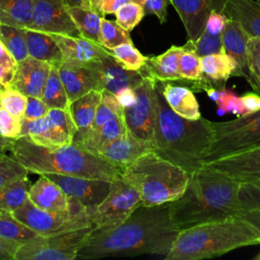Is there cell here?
I'll return each mask as SVG.
<instances>
[{
    "instance_id": "cell-6",
    "label": "cell",
    "mask_w": 260,
    "mask_h": 260,
    "mask_svg": "<svg viewBox=\"0 0 260 260\" xmlns=\"http://www.w3.org/2000/svg\"><path fill=\"white\" fill-rule=\"evenodd\" d=\"M190 174L150 150L123 168L121 177L139 193L144 206L171 203L182 196Z\"/></svg>"
},
{
    "instance_id": "cell-57",
    "label": "cell",
    "mask_w": 260,
    "mask_h": 260,
    "mask_svg": "<svg viewBox=\"0 0 260 260\" xmlns=\"http://www.w3.org/2000/svg\"><path fill=\"white\" fill-rule=\"evenodd\" d=\"M67 6H93L92 0H63Z\"/></svg>"
},
{
    "instance_id": "cell-48",
    "label": "cell",
    "mask_w": 260,
    "mask_h": 260,
    "mask_svg": "<svg viewBox=\"0 0 260 260\" xmlns=\"http://www.w3.org/2000/svg\"><path fill=\"white\" fill-rule=\"evenodd\" d=\"M22 118H17L0 107V135L4 138L15 140L21 136Z\"/></svg>"
},
{
    "instance_id": "cell-14",
    "label": "cell",
    "mask_w": 260,
    "mask_h": 260,
    "mask_svg": "<svg viewBox=\"0 0 260 260\" xmlns=\"http://www.w3.org/2000/svg\"><path fill=\"white\" fill-rule=\"evenodd\" d=\"M55 182L68 197L82 204L89 214L106 198L111 189V181L60 174H42Z\"/></svg>"
},
{
    "instance_id": "cell-33",
    "label": "cell",
    "mask_w": 260,
    "mask_h": 260,
    "mask_svg": "<svg viewBox=\"0 0 260 260\" xmlns=\"http://www.w3.org/2000/svg\"><path fill=\"white\" fill-rule=\"evenodd\" d=\"M40 236L15 217L12 211L0 209V238L22 244Z\"/></svg>"
},
{
    "instance_id": "cell-22",
    "label": "cell",
    "mask_w": 260,
    "mask_h": 260,
    "mask_svg": "<svg viewBox=\"0 0 260 260\" xmlns=\"http://www.w3.org/2000/svg\"><path fill=\"white\" fill-rule=\"evenodd\" d=\"M150 150H153L150 141L140 139L127 131L123 136L103 146L95 154L125 168Z\"/></svg>"
},
{
    "instance_id": "cell-60",
    "label": "cell",
    "mask_w": 260,
    "mask_h": 260,
    "mask_svg": "<svg viewBox=\"0 0 260 260\" xmlns=\"http://www.w3.org/2000/svg\"><path fill=\"white\" fill-rule=\"evenodd\" d=\"M254 259H256V260H260V252L254 257Z\"/></svg>"
},
{
    "instance_id": "cell-46",
    "label": "cell",
    "mask_w": 260,
    "mask_h": 260,
    "mask_svg": "<svg viewBox=\"0 0 260 260\" xmlns=\"http://www.w3.org/2000/svg\"><path fill=\"white\" fill-rule=\"evenodd\" d=\"M239 199L242 210H260V181L241 183Z\"/></svg>"
},
{
    "instance_id": "cell-41",
    "label": "cell",
    "mask_w": 260,
    "mask_h": 260,
    "mask_svg": "<svg viewBox=\"0 0 260 260\" xmlns=\"http://www.w3.org/2000/svg\"><path fill=\"white\" fill-rule=\"evenodd\" d=\"M249 84L260 94V37H250L247 44Z\"/></svg>"
},
{
    "instance_id": "cell-61",
    "label": "cell",
    "mask_w": 260,
    "mask_h": 260,
    "mask_svg": "<svg viewBox=\"0 0 260 260\" xmlns=\"http://www.w3.org/2000/svg\"><path fill=\"white\" fill-rule=\"evenodd\" d=\"M4 154H5V152H2V151H0V157H1V156H3Z\"/></svg>"
},
{
    "instance_id": "cell-4",
    "label": "cell",
    "mask_w": 260,
    "mask_h": 260,
    "mask_svg": "<svg viewBox=\"0 0 260 260\" xmlns=\"http://www.w3.org/2000/svg\"><path fill=\"white\" fill-rule=\"evenodd\" d=\"M9 150L28 173L39 175L52 173L112 182L121 177L123 170L73 142L58 147H45L26 136H20L12 141Z\"/></svg>"
},
{
    "instance_id": "cell-44",
    "label": "cell",
    "mask_w": 260,
    "mask_h": 260,
    "mask_svg": "<svg viewBox=\"0 0 260 260\" xmlns=\"http://www.w3.org/2000/svg\"><path fill=\"white\" fill-rule=\"evenodd\" d=\"M116 22L127 31H131L145 15L143 6L135 2H128L120 7L116 13Z\"/></svg>"
},
{
    "instance_id": "cell-54",
    "label": "cell",
    "mask_w": 260,
    "mask_h": 260,
    "mask_svg": "<svg viewBox=\"0 0 260 260\" xmlns=\"http://www.w3.org/2000/svg\"><path fill=\"white\" fill-rule=\"evenodd\" d=\"M241 101L245 110V115L260 111V94L256 91L246 92L241 96Z\"/></svg>"
},
{
    "instance_id": "cell-27",
    "label": "cell",
    "mask_w": 260,
    "mask_h": 260,
    "mask_svg": "<svg viewBox=\"0 0 260 260\" xmlns=\"http://www.w3.org/2000/svg\"><path fill=\"white\" fill-rule=\"evenodd\" d=\"M222 12L238 21L250 37H260V2L257 0H225Z\"/></svg>"
},
{
    "instance_id": "cell-8",
    "label": "cell",
    "mask_w": 260,
    "mask_h": 260,
    "mask_svg": "<svg viewBox=\"0 0 260 260\" xmlns=\"http://www.w3.org/2000/svg\"><path fill=\"white\" fill-rule=\"evenodd\" d=\"M12 212L17 219L40 236H53L92 225L88 210L74 199L70 209L64 212L42 209L29 199Z\"/></svg>"
},
{
    "instance_id": "cell-45",
    "label": "cell",
    "mask_w": 260,
    "mask_h": 260,
    "mask_svg": "<svg viewBox=\"0 0 260 260\" xmlns=\"http://www.w3.org/2000/svg\"><path fill=\"white\" fill-rule=\"evenodd\" d=\"M26 169L13 156L4 154L0 157V188L9 182L27 176Z\"/></svg>"
},
{
    "instance_id": "cell-62",
    "label": "cell",
    "mask_w": 260,
    "mask_h": 260,
    "mask_svg": "<svg viewBox=\"0 0 260 260\" xmlns=\"http://www.w3.org/2000/svg\"><path fill=\"white\" fill-rule=\"evenodd\" d=\"M94 1H95V0H92V4H93V2H94Z\"/></svg>"
},
{
    "instance_id": "cell-3",
    "label": "cell",
    "mask_w": 260,
    "mask_h": 260,
    "mask_svg": "<svg viewBox=\"0 0 260 260\" xmlns=\"http://www.w3.org/2000/svg\"><path fill=\"white\" fill-rule=\"evenodd\" d=\"M211 135V121L203 117L189 120L176 114L166 102L157 81L153 150L191 174L204 167Z\"/></svg>"
},
{
    "instance_id": "cell-47",
    "label": "cell",
    "mask_w": 260,
    "mask_h": 260,
    "mask_svg": "<svg viewBox=\"0 0 260 260\" xmlns=\"http://www.w3.org/2000/svg\"><path fill=\"white\" fill-rule=\"evenodd\" d=\"M215 104L217 106V114L220 116L224 113H232L238 117L245 115L241 96H238L233 90L226 88L220 90L219 99Z\"/></svg>"
},
{
    "instance_id": "cell-64",
    "label": "cell",
    "mask_w": 260,
    "mask_h": 260,
    "mask_svg": "<svg viewBox=\"0 0 260 260\" xmlns=\"http://www.w3.org/2000/svg\"><path fill=\"white\" fill-rule=\"evenodd\" d=\"M0 23H1V22H0Z\"/></svg>"
},
{
    "instance_id": "cell-26",
    "label": "cell",
    "mask_w": 260,
    "mask_h": 260,
    "mask_svg": "<svg viewBox=\"0 0 260 260\" xmlns=\"http://www.w3.org/2000/svg\"><path fill=\"white\" fill-rule=\"evenodd\" d=\"M102 91L100 89H92L69 104L68 110L76 127L72 142H76L91 128L102 100Z\"/></svg>"
},
{
    "instance_id": "cell-15",
    "label": "cell",
    "mask_w": 260,
    "mask_h": 260,
    "mask_svg": "<svg viewBox=\"0 0 260 260\" xmlns=\"http://www.w3.org/2000/svg\"><path fill=\"white\" fill-rule=\"evenodd\" d=\"M204 167L219 172L240 183L260 181V146L216 159Z\"/></svg>"
},
{
    "instance_id": "cell-1",
    "label": "cell",
    "mask_w": 260,
    "mask_h": 260,
    "mask_svg": "<svg viewBox=\"0 0 260 260\" xmlns=\"http://www.w3.org/2000/svg\"><path fill=\"white\" fill-rule=\"evenodd\" d=\"M180 230L173 221L170 203L137 207L121 224L93 230L79 249L76 259L166 256Z\"/></svg>"
},
{
    "instance_id": "cell-19",
    "label": "cell",
    "mask_w": 260,
    "mask_h": 260,
    "mask_svg": "<svg viewBox=\"0 0 260 260\" xmlns=\"http://www.w3.org/2000/svg\"><path fill=\"white\" fill-rule=\"evenodd\" d=\"M57 66L70 103L92 89L103 90L99 74L92 67L65 61Z\"/></svg>"
},
{
    "instance_id": "cell-7",
    "label": "cell",
    "mask_w": 260,
    "mask_h": 260,
    "mask_svg": "<svg viewBox=\"0 0 260 260\" xmlns=\"http://www.w3.org/2000/svg\"><path fill=\"white\" fill-rule=\"evenodd\" d=\"M211 141L203 164L260 146V111L235 120L211 122Z\"/></svg>"
},
{
    "instance_id": "cell-13",
    "label": "cell",
    "mask_w": 260,
    "mask_h": 260,
    "mask_svg": "<svg viewBox=\"0 0 260 260\" xmlns=\"http://www.w3.org/2000/svg\"><path fill=\"white\" fill-rule=\"evenodd\" d=\"M26 28L54 35L81 37L63 0H35L31 20Z\"/></svg>"
},
{
    "instance_id": "cell-31",
    "label": "cell",
    "mask_w": 260,
    "mask_h": 260,
    "mask_svg": "<svg viewBox=\"0 0 260 260\" xmlns=\"http://www.w3.org/2000/svg\"><path fill=\"white\" fill-rule=\"evenodd\" d=\"M68 11L81 37L101 45V20L103 15L94 6H68Z\"/></svg>"
},
{
    "instance_id": "cell-16",
    "label": "cell",
    "mask_w": 260,
    "mask_h": 260,
    "mask_svg": "<svg viewBox=\"0 0 260 260\" xmlns=\"http://www.w3.org/2000/svg\"><path fill=\"white\" fill-rule=\"evenodd\" d=\"M52 64L30 56L17 62L9 87L21 91L26 96L42 99Z\"/></svg>"
},
{
    "instance_id": "cell-25",
    "label": "cell",
    "mask_w": 260,
    "mask_h": 260,
    "mask_svg": "<svg viewBox=\"0 0 260 260\" xmlns=\"http://www.w3.org/2000/svg\"><path fill=\"white\" fill-rule=\"evenodd\" d=\"M250 36L244 30L241 24L228 17L226 24L222 31L223 52L232 56L239 65V68L247 81H249L247 44Z\"/></svg>"
},
{
    "instance_id": "cell-21",
    "label": "cell",
    "mask_w": 260,
    "mask_h": 260,
    "mask_svg": "<svg viewBox=\"0 0 260 260\" xmlns=\"http://www.w3.org/2000/svg\"><path fill=\"white\" fill-rule=\"evenodd\" d=\"M51 35L59 45L65 62L89 66L111 54L102 45L83 37Z\"/></svg>"
},
{
    "instance_id": "cell-18",
    "label": "cell",
    "mask_w": 260,
    "mask_h": 260,
    "mask_svg": "<svg viewBox=\"0 0 260 260\" xmlns=\"http://www.w3.org/2000/svg\"><path fill=\"white\" fill-rule=\"evenodd\" d=\"M178 12L188 40L196 41L204 30L207 17L212 9L222 11L225 0H169Z\"/></svg>"
},
{
    "instance_id": "cell-63",
    "label": "cell",
    "mask_w": 260,
    "mask_h": 260,
    "mask_svg": "<svg viewBox=\"0 0 260 260\" xmlns=\"http://www.w3.org/2000/svg\"><path fill=\"white\" fill-rule=\"evenodd\" d=\"M257 1H259V2H260V0H257Z\"/></svg>"
},
{
    "instance_id": "cell-34",
    "label": "cell",
    "mask_w": 260,
    "mask_h": 260,
    "mask_svg": "<svg viewBox=\"0 0 260 260\" xmlns=\"http://www.w3.org/2000/svg\"><path fill=\"white\" fill-rule=\"evenodd\" d=\"M31 184L27 176L15 179L0 188V209L14 211L28 199Z\"/></svg>"
},
{
    "instance_id": "cell-39",
    "label": "cell",
    "mask_w": 260,
    "mask_h": 260,
    "mask_svg": "<svg viewBox=\"0 0 260 260\" xmlns=\"http://www.w3.org/2000/svg\"><path fill=\"white\" fill-rule=\"evenodd\" d=\"M122 115V106L117 96L109 90L103 89L102 100L98 107L91 128H98L117 116Z\"/></svg>"
},
{
    "instance_id": "cell-50",
    "label": "cell",
    "mask_w": 260,
    "mask_h": 260,
    "mask_svg": "<svg viewBox=\"0 0 260 260\" xmlns=\"http://www.w3.org/2000/svg\"><path fill=\"white\" fill-rule=\"evenodd\" d=\"M226 15L221 10L214 8L211 10L207 17L204 30L212 35H221L226 24Z\"/></svg>"
},
{
    "instance_id": "cell-20",
    "label": "cell",
    "mask_w": 260,
    "mask_h": 260,
    "mask_svg": "<svg viewBox=\"0 0 260 260\" xmlns=\"http://www.w3.org/2000/svg\"><path fill=\"white\" fill-rule=\"evenodd\" d=\"M201 70L202 76L200 81L203 82L205 92L210 88L224 89L226 88L225 83L229 78L233 76L242 77L236 60L224 52L201 57Z\"/></svg>"
},
{
    "instance_id": "cell-53",
    "label": "cell",
    "mask_w": 260,
    "mask_h": 260,
    "mask_svg": "<svg viewBox=\"0 0 260 260\" xmlns=\"http://www.w3.org/2000/svg\"><path fill=\"white\" fill-rule=\"evenodd\" d=\"M130 1L131 0H95L93 6L102 15L115 14L120 7Z\"/></svg>"
},
{
    "instance_id": "cell-56",
    "label": "cell",
    "mask_w": 260,
    "mask_h": 260,
    "mask_svg": "<svg viewBox=\"0 0 260 260\" xmlns=\"http://www.w3.org/2000/svg\"><path fill=\"white\" fill-rule=\"evenodd\" d=\"M241 215L250 221L260 233V210H242Z\"/></svg>"
},
{
    "instance_id": "cell-12",
    "label": "cell",
    "mask_w": 260,
    "mask_h": 260,
    "mask_svg": "<svg viewBox=\"0 0 260 260\" xmlns=\"http://www.w3.org/2000/svg\"><path fill=\"white\" fill-rule=\"evenodd\" d=\"M156 83L146 75L134 87L135 101L128 107L122 108V116L127 130L134 136L152 143L156 118Z\"/></svg>"
},
{
    "instance_id": "cell-24",
    "label": "cell",
    "mask_w": 260,
    "mask_h": 260,
    "mask_svg": "<svg viewBox=\"0 0 260 260\" xmlns=\"http://www.w3.org/2000/svg\"><path fill=\"white\" fill-rule=\"evenodd\" d=\"M182 51L183 46H172L160 55L146 57L141 71L159 82H183L179 72V59Z\"/></svg>"
},
{
    "instance_id": "cell-35",
    "label": "cell",
    "mask_w": 260,
    "mask_h": 260,
    "mask_svg": "<svg viewBox=\"0 0 260 260\" xmlns=\"http://www.w3.org/2000/svg\"><path fill=\"white\" fill-rule=\"evenodd\" d=\"M42 100L50 109H69V99L61 81L58 66L52 64Z\"/></svg>"
},
{
    "instance_id": "cell-58",
    "label": "cell",
    "mask_w": 260,
    "mask_h": 260,
    "mask_svg": "<svg viewBox=\"0 0 260 260\" xmlns=\"http://www.w3.org/2000/svg\"><path fill=\"white\" fill-rule=\"evenodd\" d=\"M0 107H1V106H0ZM12 141H13V140L4 138V137H2V136L0 135V151L5 152L6 150H9Z\"/></svg>"
},
{
    "instance_id": "cell-42",
    "label": "cell",
    "mask_w": 260,
    "mask_h": 260,
    "mask_svg": "<svg viewBox=\"0 0 260 260\" xmlns=\"http://www.w3.org/2000/svg\"><path fill=\"white\" fill-rule=\"evenodd\" d=\"M27 96L13 87L0 89V106L17 118H23Z\"/></svg>"
},
{
    "instance_id": "cell-9",
    "label": "cell",
    "mask_w": 260,
    "mask_h": 260,
    "mask_svg": "<svg viewBox=\"0 0 260 260\" xmlns=\"http://www.w3.org/2000/svg\"><path fill=\"white\" fill-rule=\"evenodd\" d=\"M93 230L89 225L53 236H38L20 244L14 260H74Z\"/></svg>"
},
{
    "instance_id": "cell-17",
    "label": "cell",
    "mask_w": 260,
    "mask_h": 260,
    "mask_svg": "<svg viewBox=\"0 0 260 260\" xmlns=\"http://www.w3.org/2000/svg\"><path fill=\"white\" fill-rule=\"evenodd\" d=\"M89 66L98 72L102 89L109 90L115 95L125 89L134 88L144 76L141 70L134 71L124 68L112 54Z\"/></svg>"
},
{
    "instance_id": "cell-40",
    "label": "cell",
    "mask_w": 260,
    "mask_h": 260,
    "mask_svg": "<svg viewBox=\"0 0 260 260\" xmlns=\"http://www.w3.org/2000/svg\"><path fill=\"white\" fill-rule=\"evenodd\" d=\"M110 52L114 58L127 70H141L146 61V56H143L132 43L122 44L112 49Z\"/></svg>"
},
{
    "instance_id": "cell-28",
    "label": "cell",
    "mask_w": 260,
    "mask_h": 260,
    "mask_svg": "<svg viewBox=\"0 0 260 260\" xmlns=\"http://www.w3.org/2000/svg\"><path fill=\"white\" fill-rule=\"evenodd\" d=\"M160 86L166 102L176 114L189 120H197L202 117L199 104L191 88L168 82H160Z\"/></svg>"
},
{
    "instance_id": "cell-59",
    "label": "cell",
    "mask_w": 260,
    "mask_h": 260,
    "mask_svg": "<svg viewBox=\"0 0 260 260\" xmlns=\"http://www.w3.org/2000/svg\"><path fill=\"white\" fill-rule=\"evenodd\" d=\"M132 2H135V3H137V4H140V5H142L143 6V4H144V2H145V0H131Z\"/></svg>"
},
{
    "instance_id": "cell-11",
    "label": "cell",
    "mask_w": 260,
    "mask_h": 260,
    "mask_svg": "<svg viewBox=\"0 0 260 260\" xmlns=\"http://www.w3.org/2000/svg\"><path fill=\"white\" fill-rule=\"evenodd\" d=\"M76 132L68 109H50L38 119L22 118L21 136L45 147H58L72 142Z\"/></svg>"
},
{
    "instance_id": "cell-52",
    "label": "cell",
    "mask_w": 260,
    "mask_h": 260,
    "mask_svg": "<svg viewBox=\"0 0 260 260\" xmlns=\"http://www.w3.org/2000/svg\"><path fill=\"white\" fill-rule=\"evenodd\" d=\"M169 2V0H145L143 4L144 13L155 15L162 24L167 21Z\"/></svg>"
},
{
    "instance_id": "cell-38",
    "label": "cell",
    "mask_w": 260,
    "mask_h": 260,
    "mask_svg": "<svg viewBox=\"0 0 260 260\" xmlns=\"http://www.w3.org/2000/svg\"><path fill=\"white\" fill-rule=\"evenodd\" d=\"M132 43L129 31L120 26L116 21L108 20L102 17L101 20V45L107 50L112 49L122 45Z\"/></svg>"
},
{
    "instance_id": "cell-36",
    "label": "cell",
    "mask_w": 260,
    "mask_h": 260,
    "mask_svg": "<svg viewBox=\"0 0 260 260\" xmlns=\"http://www.w3.org/2000/svg\"><path fill=\"white\" fill-rule=\"evenodd\" d=\"M0 41L16 63L28 57L24 28L0 23Z\"/></svg>"
},
{
    "instance_id": "cell-2",
    "label": "cell",
    "mask_w": 260,
    "mask_h": 260,
    "mask_svg": "<svg viewBox=\"0 0 260 260\" xmlns=\"http://www.w3.org/2000/svg\"><path fill=\"white\" fill-rule=\"evenodd\" d=\"M240 182L206 167L191 173L182 196L170 203L174 223L182 231L240 215Z\"/></svg>"
},
{
    "instance_id": "cell-43",
    "label": "cell",
    "mask_w": 260,
    "mask_h": 260,
    "mask_svg": "<svg viewBox=\"0 0 260 260\" xmlns=\"http://www.w3.org/2000/svg\"><path fill=\"white\" fill-rule=\"evenodd\" d=\"M186 45L192 48L200 57L223 52L222 34L212 35L206 30H203L196 41L188 40Z\"/></svg>"
},
{
    "instance_id": "cell-29",
    "label": "cell",
    "mask_w": 260,
    "mask_h": 260,
    "mask_svg": "<svg viewBox=\"0 0 260 260\" xmlns=\"http://www.w3.org/2000/svg\"><path fill=\"white\" fill-rule=\"evenodd\" d=\"M127 131L126 124L123 116L121 115L115 117L98 128H90L76 142L73 143H76L95 154L103 146L123 136Z\"/></svg>"
},
{
    "instance_id": "cell-49",
    "label": "cell",
    "mask_w": 260,
    "mask_h": 260,
    "mask_svg": "<svg viewBox=\"0 0 260 260\" xmlns=\"http://www.w3.org/2000/svg\"><path fill=\"white\" fill-rule=\"evenodd\" d=\"M16 64L14 58L0 41V89L10 86Z\"/></svg>"
},
{
    "instance_id": "cell-32",
    "label": "cell",
    "mask_w": 260,
    "mask_h": 260,
    "mask_svg": "<svg viewBox=\"0 0 260 260\" xmlns=\"http://www.w3.org/2000/svg\"><path fill=\"white\" fill-rule=\"evenodd\" d=\"M35 0H0V22L25 28L31 20Z\"/></svg>"
},
{
    "instance_id": "cell-10",
    "label": "cell",
    "mask_w": 260,
    "mask_h": 260,
    "mask_svg": "<svg viewBox=\"0 0 260 260\" xmlns=\"http://www.w3.org/2000/svg\"><path fill=\"white\" fill-rule=\"evenodd\" d=\"M142 205L138 191L122 177L112 181L106 198L90 213L94 230H107L121 224Z\"/></svg>"
},
{
    "instance_id": "cell-51",
    "label": "cell",
    "mask_w": 260,
    "mask_h": 260,
    "mask_svg": "<svg viewBox=\"0 0 260 260\" xmlns=\"http://www.w3.org/2000/svg\"><path fill=\"white\" fill-rule=\"evenodd\" d=\"M50 108L45 104V102L36 96H27L26 108L24 111L23 118L25 119H38L46 116Z\"/></svg>"
},
{
    "instance_id": "cell-37",
    "label": "cell",
    "mask_w": 260,
    "mask_h": 260,
    "mask_svg": "<svg viewBox=\"0 0 260 260\" xmlns=\"http://www.w3.org/2000/svg\"><path fill=\"white\" fill-rule=\"evenodd\" d=\"M179 72L184 83L199 80L202 76L201 57L186 44L179 59Z\"/></svg>"
},
{
    "instance_id": "cell-23",
    "label": "cell",
    "mask_w": 260,
    "mask_h": 260,
    "mask_svg": "<svg viewBox=\"0 0 260 260\" xmlns=\"http://www.w3.org/2000/svg\"><path fill=\"white\" fill-rule=\"evenodd\" d=\"M28 199L36 206L53 212L69 210L72 202V199L45 175H40L39 180L30 186Z\"/></svg>"
},
{
    "instance_id": "cell-5",
    "label": "cell",
    "mask_w": 260,
    "mask_h": 260,
    "mask_svg": "<svg viewBox=\"0 0 260 260\" xmlns=\"http://www.w3.org/2000/svg\"><path fill=\"white\" fill-rule=\"evenodd\" d=\"M260 245V233L241 214L180 231L166 260H202Z\"/></svg>"
},
{
    "instance_id": "cell-55",
    "label": "cell",
    "mask_w": 260,
    "mask_h": 260,
    "mask_svg": "<svg viewBox=\"0 0 260 260\" xmlns=\"http://www.w3.org/2000/svg\"><path fill=\"white\" fill-rule=\"evenodd\" d=\"M19 246L20 244L17 242L7 241L0 238V260H14Z\"/></svg>"
},
{
    "instance_id": "cell-30",
    "label": "cell",
    "mask_w": 260,
    "mask_h": 260,
    "mask_svg": "<svg viewBox=\"0 0 260 260\" xmlns=\"http://www.w3.org/2000/svg\"><path fill=\"white\" fill-rule=\"evenodd\" d=\"M24 35L28 56L54 65L63 61L60 47L51 34L25 27Z\"/></svg>"
}]
</instances>
